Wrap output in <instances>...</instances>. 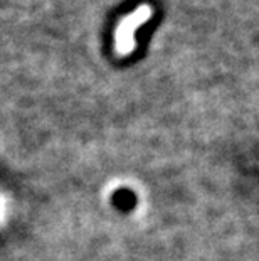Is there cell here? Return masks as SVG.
Wrapping results in <instances>:
<instances>
[{"instance_id":"6da1fadb","label":"cell","mask_w":259,"mask_h":261,"mask_svg":"<svg viewBox=\"0 0 259 261\" xmlns=\"http://www.w3.org/2000/svg\"><path fill=\"white\" fill-rule=\"evenodd\" d=\"M152 7L150 5H141L135 10L133 14L126 15V17L120 22L118 29H117V36H114V46H117V51L121 56H126L135 49L136 46V31L145 24V22L150 20L152 17Z\"/></svg>"},{"instance_id":"7a4b0ae2","label":"cell","mask_w":259,"mask_h":261,"mask_svg":"<svg viewBox=\"0 0 259 261\" xmlns=\"http://www.w3.org/2000/svg\"><path fill=\"white\" fill-rule=\"evenodd\" d=\"M4 216H5V201L0 197V221L4 219Z\"/></svg>"}]
</instances>
